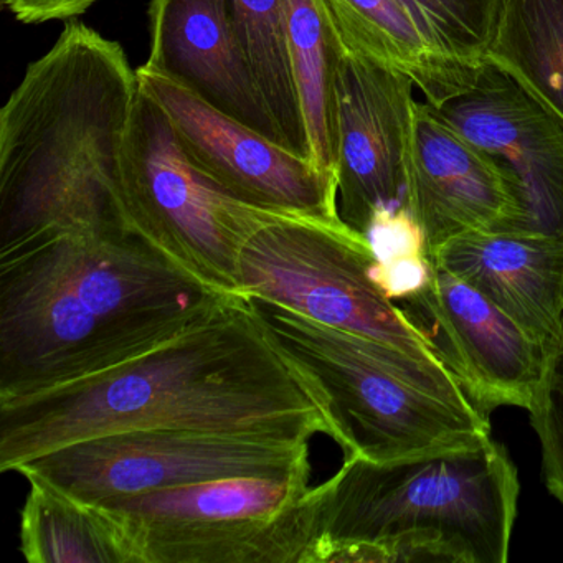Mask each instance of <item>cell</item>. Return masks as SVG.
Masks as SVG:
<instances>
[{
  "instance_id": "6da1fadb",
  "label": "cell",
  "mask_w": 563,
  "mask_h": 563,
  "mask_svg": "<svg viewBox=\"0 0 563 563\" xmlns=\"http://www.w3.org/2000/svg\"><path fill=\"white\" fill-rule=\"evenodd\" d=\"M331 437L318 390L282 351L252 299L209 314L100 374L0 398V471L55 448L124 430Z\"/></svg>"
},
{
  "instance_id": "7a4b0ae2",
  "label": "cell",
  "mask_w": 563,
  "mask_h": 563,
  "mask_svg": "<svg viewBox=\"0 0 563 563\" xmlns=\"http://www.w3.org/2000/svg\"><path fill=\"white\" fill-rule=\"evenodd\" d=\"M225 298L131 233L60 236L0 258V398L117 367Z\"/></svg>"
},
{
  "instance_id": "3957f363",
  "label": "cell",
  "mask_w": 563,
  "mask_h": 563,
  "mask_svg": "<svg viewBox=\"0 0 563 563\" xmlns=\"http://www.w3.org/2000/svg\"><path fill=\"white\" fill-rule=\"evenodd\" d=\"M140 84L117 42L70 22L0 111V258L84 233H130L124 146Z\"/></svg>"
},
{
  "instance_id": "277c9868",
  "label": "cell",
  "mask_w": 563,
  "mask_h": 563,
  "mask_svg": "<svg viewBox=\"0 0 563 563\" xmlns=\"http://www.w3.org/2000/svg\"><path fill=\"white\" fill-rule=\"evenodd\" d=\"M519 493L493 438L387 463L344 456L306 494L308 563H506Z\"/></svg>"
},
{
  "instance_id": "5b68a950",
  "label": "cell",
  "mask_w": 563,
  "mask_h": 563,
  "mask_svg": "<svg viewBox=\"0 0 563 563\" xmlns=\"http://www.w3.org/2000/svg\"><path fill=\"white\" fill-rule=\"evenodd\" d=\"M279 349L314 385L344 456L387 463L489 440V411L444 365L252 299Z\"/></svg>"
},
{
  "instance_id": "8992f818",
  "label": "cell",
  "mask_w": 563,
  "mask_h": 563,
  "mask_svg": "<svg viewBox=\"0 0 563 563\" xmlns=\"http://www.w3.org/2000/svg\"><path fill=\"white\" fill-rule=\"evenodd\" d=\"M121 199L131 235L209 291L236 298H243V249L283 213L240 202L199 173L163 108L141 88L124 146Z\"/></svg>"
},
{
  "instance_id": "52a82bcc",
  "label": "cell",
  "mask_w": 563,
  "mask_h": 563,
  "mask_svg": "<svg viewBox=\"0 0 563 563\" xmlns=\"http://www.w3.org/2000/svg\"><path fill=\"white\" fill-rule=\"evenodd\" d=\"M375 260L367 236L342 219L279 213L243 249L240 291L448 367L431 339L378 288Z\"/></svg>"
},
{
  "instance_id": "ba28073f",
  "label": "cell",
  "mask_w": 563,
  "mask_h": 563,
  "mask_svg": "<svg viewBox=\"0 0 563 563\" xmlns=\"http://www.w3.org/2000/svg\"><path fill=\"white\" fill-rule=\"evenodd\" d=\"M311 471L229 477L100 503L140 563H308Z\"/></svg>"
},
{
  "instance_id": "9c48e42d",
  "label": "cell",
  "mask_w": 563,
  "mask_h": 563,
  "mask_svg": "<svg viewBox=\"0 0 563 563\" xmlns=\"http://www.w3.org/2000/svg\"><path fill=\"white\" fill-rule=\"evenodd\" d=\"M306 471H312L308 440L150 428L74 441L14 473L100 504L229 477H286Z\"/></svg>"
},
{
  "instance_id": "30bf717a",
  "label": "cell",
  "mask_w": 563,
  "mask_h": 563,
  "mask_svg": "<svg viewBox=\"0 0 563 563\" xmlns=\"http://www.w3.org/2000/svg\"><path fill=\"white\" fill-rule=\"evenodd\" d=\"M136 71L141 91L163 108L187 159L223 192L273 212L341 219L334 174L227 117L146 65Z\"/></svg>"
},
{
  "instance_id": "8fae6325",
  "label": "cell",
  "mask_w": 563,
  "mask_h": 563,
  "mask_svg": "<svg viewBox=\"0 0 563 563\" xmlns=\"http://www.w3.org/2000/svg\"><path fill=\"white\" fill-rule=\"evenodd\" d=\"M428 104L506 177L514 216L493 232L563 239V126L532 95L487 60L463 90Z\"/></svg>"
},
{
  "instance_id": "7c38bea8",
  "label": "cell",
  "mask_w": 563,
  "mask_h": 563,
  "mask_svg": "<svg viewBox=\"0 0 563 563\" xmlns=\"http://www.w3.org/2000/svg\"><path fill=\"white\" fill-rule=\"evenodd\" d=\"M413 87L401 71L345 48L335 80L338 209L362 235L380 210L405 207Z\"/></svg>"
},
{
  "instance_id": "4fadbf2b",
  "label": "cell",
  "mask_w": 563,
  "mask_h": 563,
  "mask_svg": "<svg viewBox=\"0 0 563 563\" xmlns=\"http://www.w3.org/2000/svg\"><path fill=\"white\" fill-rule=\"evenodd\" d=\"M404 305L481 408L529 410L545 349L483 292L434 265L423 289Z\"/></svg>"
},
{
  "instance_id": "5bb4252c",
  "label": "cell",
  "mask_w": 563,
  "mask_h": 563,
  "mask_svg": "<svg viewBox=\"0 0 563 563\" xmlns=\"http://www.w3.org/2000/svg\"><path fill=\"white\" fill-rule=\"evenodd\" d=\"M405 209L430 256L457 236L500 229L514 216L499 167L427 101H415Z\"/></svg>"
},
{
  "instance_id": "9a60e30c",
  "label": "cell",
  "mask_w": 563,
  "mask_h": 563,
  "mask_svg": "<svg viewBox=\"0 0 563 563\" xmlns=\"http://www.w3.org/2000/svg\"><path fill=\"white\" fill-rule=\"evenodd\" d=\"M150 35L147 68L285 146L236 42L225 0H151Z\"/></svg>"
},
{
  "instance_id": "2e32d148",
  "label": "cell",
  "mask_w": 563,
  "mask_h": 563,
  "mask_svg": "<svg viewBox=\"0 0 563 563\" xmlns=\"http://www.w3.org/2000/svg\"><path fill=\"white\" fill-rule=\"evenodd\" d=\"M434 265L483 292L547 354L563 328V239L473 232L444 243Z\"/></svg>"
},
{
  "instance_id": "e0dca14e",
  "label": "cell",
  "mask_w": 563,
  "mask_h": 563,
  "mask_svg": "<svg viewBox=\"0 0 563 563\" xmlns=\"http://www.w3.org/2000/svg\"><path fill=\"white\" fill-rule=\"evenodd\" d=\"M431 78L427 103L463 90L487 62L503 0H387Z\"/></svg>"
},
{
  "instance_id": "ac0fdd59",
  "label": "cell",
  "mask_w": 563,
  "mask_h": 563,
  "mask_svg": "<svg viewBox=\"0 0 563 563\" xmlns=\"http://www.w3.org/2000/svg\"><path fill=\"white\" fill-rule=\"evenodd\" d=\"M21 510V552L29 563H140L113 510L78 499L38 477Z\"/></svg>"
},
{
  "instance_id": "d6986e66",
  "label": "cell",
  "mask_w": 563,
  "mask_h": 563,
  "mask_svg": "<svg viewBox=\"0 0 563 563\" xmlns=\"http://www.w3.org/2000/svg\"><path fill=\"white\" fill-rule=\"evenodd\" d=\"M225 8L286 150L314 163L289 54L288 0H225Z\"/></svg>"
},
{
  "instance_id": "ffe728a7",
  "label": "cell",
  "mask_w": 563,
  "mask_h": 563,
  "mask_svg": "<svg viewBox=\"0 0 563 563\" xmlns=\"http://www.w3.org/2000/svg\"><path fill=\"white\" fill-rule=\"evenodd\" d=\"M288 42L312 159L335 176V80L345 47L322 0H288Z\"/></svg>"
},
{
  "instance_id": "44dd1931",
  "label": "cell",
  "mask_w": 563,
  "mask_h": 563,
  "mask_svg": "<svg viewBox=\"0 0 563 563\" xmlns=\"http://www.w3.org/2000/svg\"><path fill=\"white\" fill-rule=\"evenodd\" d=\"M487 60L563 126V0H503Z\"/></svg>"
},
{
  "instance_id": "7402d4cb",
  "label": "cell",
  "mask_w": 563,
  "mask_h": 563,
  "mask_svg": "<svg viewBox=\"0 0 563 563\" xmlns=\"http://www.w3.org/2000/svg\"><path fill=\"white\" fill-rule=\"evenodd\" d=\"M529 413L542 448L547 487L563 506V328L555 347L547 354Z\"/></svg>"
},
{
  "instance_id": "603a6c76",
  "label": "cell",
  "mask_w": 563,
  "mask_h": 563,
  "mask_svg": "<svg viewBox=\"0 0 563 563\" xmlns=\"http://www.w3.org/2000/svg\"><path fill=\"white\" fill-rule=\"evenodd\" d=\"M101 0H0L5 11L11 12L22 24H45L52 21H68L85 14Z\"/></svg>"
}]
</instances>
